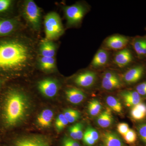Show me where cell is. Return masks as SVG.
<instances>
[{"instance_id": "17", "label": "cell", "mask_w": 146, "mask_h": 146, "mask_svg": "<svg viewBox=\"0 0 146 146\" xmlns=\"http://www.w3.org/2000/svg\"><path fill=\"white\" fill-rule=\"evenodd\" d=\"M125 104L127 107H133L141 102V96L136 91H126L120 94Z\"/></svg>"}, {"instance_id": "30", "label": "cell", "mask_w": 146, "mask_h": 146, "mask_svg": "<svg viewBox=\"0 0 146 146\" xmlns=\"http://www.w3.org/2000/svg\"><path fill=\"white\" fill-rule=\"evenodd\" d=\"M138 131L141 140L146 144V123L142 124L138 126Z\"/></svg>"}, {"instance_id": "21", "label": "cell", "mask_w": 146, "mask_h": 146, "mask_svg": "<svg viewBox=\"0 0 146 146\" xmlns=\"http://www.w3.org/2000/svg\"><path fill=\"white\" fill-rule=\"evenodd\" d=\"M104 146H123L122 141L120 137L112 131H107L103 135Z\"/></svg>"}, {"instance_id": "14", "label": "cell", "mask_w": 146, "mask_h": 146, "mask_svg": "<svg viewBox=\"0 0 146 146\" xmlns=\"http://www.w3.org/2000/svg\"><path fill=\"white\" fill-rule=\"evenodd\" d=\"M145 72V67L143 65L134 66L124 74L123 76L124 81L128 84L136 83L142 78Z\"/></svg>"}, {"instance_id": "5", "label": "cell", "mask_w": 146, "mask_h": 146, "mask_svg": "<svg viewBox=\"0 0 146 146\" xmlns=\"http://www.w3.org/2000/svg\"><path fill=\"white\" fill-rule=\"evenodd\" d=\"M61 8L66 21L67 29L79 26L89 11L88 6L82 2H78L70 5H63Z\"/></svg>"}, {"instance_id": "32", "label": "cell", "mask_w": 146, "mask_h": 146, "mask_svg": "<svg viewBox=\"0 0 146 146\" xmlns=\"http://www.w3.org/2000/svg\"><path fill=\"white\" fill-rule=\"evenodd\" d=\"M86 131L88 132L92 139L96 141V143L98 141L99 135L98 131L95 129L91 127H88L86 129Z\"/></svg>"}, {"instance_id": "31", "label": "cell", "mask_w": 146, "mask_h": 146, "mask_svg": "<svg viewBox=\"0 0 146 146\" xmlns=\"http://www.w3.org/2000/svg\"><path fill=\"white\" fill-rule=\"evenodd\" d=\"M129 129V126L126 123H120L117 127L118 132L123 136L127 133Z\"/></svg>"}, {"instance_id": "34", "label": "cell", "mask_w": 146, "mask_h": 146, "mask_svg": "<svg viewBox=\"0 0 146 146\" xmlns=\"http://www.w3.org/2000/svg\"><path fill=\"white\" fill-rule=\"evenodd\" d=\"M136 91L140 96H146V81L137 85Z\"/></svg>"}, {"instance_id": "18", "label": "cell", "mask_w": 146, "mask_h": 146, "mask_svg": "<svg viewBox=\"0 0 146 146\" xmlns=\"http://www.w3.org/2000/svg\"><path fill=\"white\" fill-rule=\"evenodd\" d=\"M109 59V52L105 49H100L94 56L91 63L93 68H100L107 65Z\"/></svg>"}, {"instance_id": "6", "label": "cell", "mask_w": 146, "mask_h": 146, "mask_svg": "<svg viewBox=\"0 0 146 146\" xmlns=\"http://www.w3.org/2000/svg\"><path fill=\"white\" fill-rule=\"evenodd\" d=\"M27 29L25 24L19 15L9 19L0 18V36L13 35Z\"/></svg>"}, {"instance_id": "11", "label": "cell", "mask_w": 146, "mask_h": 146, "mask_svg": "<svg viewBox=\"0 0 146 146\" xmlns=\"http://www.w3.org/2000/svg\"><path fill=\"white\" fill-rule=\"evenodd\" d=\"M102 86L104 89L111 91L121 88L122 84L119 76L116 73L108 71L103 76Z\"/></svg>"}, {"instance_id": "29", "label": "cell", "mask_w": 146, "mask_h": 146, "mask_svg": "<svg viewBox=\"0 0 146 146\" xmlns=\"http://www.w3.org/2000/svg\"><path fill=\"white\" fill-rule=\"evenodd\" d=\"M14 2L11 0H0V13L9 11L13 6Z\"/></svg>"}, {"instance_id": "15", "label": "cell", "mask_w": 146, "mask_h": 146, "mask_svg": "<svg viewBox=\"0 0 146 146\" xmlns=\"http://www.w3.org/2000/svg\"><path fill=\"white\" fill-rule=\"evenodd\" d=\"M133 56L130 50L124 48L120 50L115 54L114 63L118 67L123 68L127 66L132 62Z\"/></svg>"}, {"instance_id": "2", "label": "cell", "mask_w": 146, "mask_h": 146, "mask_svg": "<svg viewBox=\"0 0 146 146\" xmlns=\"http://www.w3.org/2000/svg\"><path fill=\"white\" fill-rule=\"evenodd\" d=\"M30 108L29 98L25 89H11L7 94L4 107V119L7 125L13 126L23 121Z\"/></svg>"}, {"instance_id": "3", "label": "cell", "mask_w": 146, "mask_h": 146, "mask_svg": "<svg viewBox=\"0 0 146 146\" xmlns=\"http://www.w3.org/2000/svg\"><path fill=\"white\" fill-rule=\"evenodd\" d=\"M18 3V15L30 31L41 37L44 17L43 9L33 0H22Z\"/></svg>"}, {"instance_id": "22", "label": "cell", "mask_w": 146, "mask_h": 146, "mask_svg": "<svg viewBox=\"0 0 146 146\" xmlns=\"http://www.w3.org/2000/svg\"><path fill=\"white\" fill-rule=\"evenodd\" d=\"M130 115L131 118L136 121L144 119L146 117V104L141 102L132 107Z\"/></svg>"}, {"instance_id": "8", "label": "cell", "mask_w": 146, "mask_h": 146, "mask_svg": "<svg viewBox=\"0 0 146 146\" xmlns=\"http://www.w3.org/2000/svg\"><path fill=\"white\" fill-rule=\"evenodd\" d=\"M11 146H51L48 139L42 136H27L17 138Z\"/></svg>"}, {"instance_id": "1", "label": "cell", "mask_w": 146, "mask_h": 146, "mask_svg": "<svg viewBox=\"0 0 146 146\" xmlns=\"http://www.w3.org/2000/svg\"><path fill=\"white\" fill-rule=\"evenodd\" d=\"M42 37L28 29L0 41V72L16 76L29 74L36 69L38 46Z\"/></svg>"}, {"instance_id": "28", "label": "cell", "mask_w": 146, "mask_h": 146, "mask_svg": "<svg viewBox=\"0 0 146 146\" xmlns=\"http://www.w3.org/2000/svg\"><path fill=\"white\" fill-rule=\"evenodd\" d=\"M123 137L125 142L129 144L134 143L137 140V134L136 132L135 131L131 129Z\"/></svg>"}, {"instance_id": "39", "label": "cell", "mask_w": 146, "mask_h": 146, "mask_svg": "<svg viewBox=\"0 0 146 146\" xmlns=\"http://www.w3.org/2000/svg\"><path fill=\"white\" fill-rule=\"evenodd\" d=\"M100 146H103V145H100Z\"/></svg>"}, {"instance_id": "35", "label": "cell", "mask_w": 146, "mask_h": 146, "mask_svg": "<svg viewBox=\"0 0 146 146\" xmlns=\"http://www.w3.org/2000/svg\"><path fill=\"white\" fill-rule=\"evenodd\" d=\"M75 125L77 140H80L83 137V125L81 123H77Z\"/></svg>"}, {"instance_id": "12", "label": "cell", "mask_w": 146, "mask_h": 146, "mask_svg": "<svg viewBox=\"0 0 146 146\" xmlns=\"http://www.w3.org/2000/svg\"><path fill=\"white\" fill-rule=\"evenodd\" d=\"M129 41L127 36L115 35L108 37L105 41L104 45L108 49L120 50L125 48Z\"/></svg>"}, {"instance_id": "27", "label": "cell", "mask_w": 146, "mask_h": 146, "mask_svg": "<svg viewBox=\"0 0 146 146\" xmlns=\"http://www.w3.org/2000/svg\"><path fill=\"white\" fill-rule=\"evenodd\" d=\"M68 122L63 114H60L56 118L55 121V126L58 131L63 130L67 125Z\"/></svg>"}, {"instance_id": "19", "label": "cell", "mask_w": 146, "mask_h": 146, "mask_svg": "<svg viewBox=\"0 0 146 146\" xmlns=\"http://www.w3.org/2000/svg\"><path fill=\"white\" fill-rule=\"evenodd\" d=\"M133 50L140 58L146 57V37L137 36L132 43Z\"/></svg>"}, {"instance_id": "16", "label": "cell", "mask_w": 146, "mask_h": 146, "mask_svg": "<svg viewBox=\"0 0 146 146\" xmlns=\"http://www.w3.org/2000/svg\"><path fill=\"white\" fill-rule=\"evenodd\" d=\"M65 94L68 101L74 104L80 103L86 98L84 92L76 87H71L66 89Z\"/></svg>"}, {"instance_id": "23", "label": "cell", "mask_w": 146, "mask_h": 146, "mask_svg": "<svg viewBox=\"0 0 146 146\" xmlns=\"http://www.w3.org/2000/svg\"><path fill=\"white\" fill-rule=\"evenodd\" d=\"M113 121V116L111 111L107 109L102 112L97 119V123L101 127L107 128L112 125Z\"/></svg>"}, {"instance_id": "26", "label": "cell", "mask_w": 146, "mask_h": 146, "mask_svg": "<svg viewBox=\"0 0 146 146\" xmlns=\"http://www.w3.org/2000/svg\"><path fill=\"white\" fill-rule=\"evenodd\" d=\"M63 115L70 123L75 122L80 117V114L78 111L70 108L65 110Z\"/></svg>"}, {"instance_id": "36", "label": "cell", "mask_w": 146, "mask_h": 146, "mask_svg": "<svg viewBox=\"0 0 146 146\" xmlns=\"http://www.w3.org/2000/svg\"><path fill=\"white\" fill-rule=\"evenodd\" d=\"M63 140L70 146H80V144L78 142L71 138L65 137L63 138Z\"/></svg>"}, {"instance_id": "33", "label": "cell", "mask_w": 146, "mask_h": 146, "mask_svg": "<svg viewBox=\"0 0 146 146\" xmlns=\"http://www.w3.org/2000/svg\"><path fill=\"white\" fill-rule=\"evenodd\" d=\"M82 139L84 143L88 146H93L96 143V141L92 139L91 136L86 131L84 133Z\"/></svg>"}, {"instance_id": "25", "label": "cell", "mask_w": 146, "mask_h": 146, "mask_svg": "<svg viewBox=\"0 0 146 146\" xmlns=\"http://www.w3.org/2000/svg\"><path fill=\"white\" fill-rule=\"evenodd\" d=\"M102 109V106L98 100L94 99L89 102L88 106V112L91 116H97L100 114Z\"/></svg>"}, {"instance_id": "4", "label": "cell", "mask_w": 146, "mask_h": 146, "mask_svg": "<svg viewBox=\"0 0 146 146\" xmlns=\"http://www.w3.org/2000/svg\"><path fill=\"white\" fill-rule=\"evenodd\" d=\"M43 25L45 39L56 41L65 33L60 16L56 11H50L44 16Z\"/></svg>"}, {"instance_id": "37", "label": "cell", "mask_w": 146, "mask_h": 146, "mask_svg": "<svg viewBox=\"0 0 146 146\" xmlns=\"http://www.w3.org/2000/svg\"><path fill=\"white\" fill-rule=\"evenodd\" d=\"M69 130L71 138L75 140H77L75 125H74L69 128Z\"/></svg>"}, {"instance_id": "7", "label": "cell", "mask_w": 146, "mask_h": 146, "mask_svg": "<svg viewBox=\"0 0 146 146\" xmlns=\"http://www.w3.org/2000/svg\"><path fill=\"white\" fill-rule=\"evenodd\" d=\"M36 88L43 96L52 98L56 96L60 88L59 80L51 77L41 79L36 83Z\"/></svg>"}, {"instance_id": "24", "label": "cell", "mask_w": 146, "mask_h": 146, "mask_svg": "<svg viewBox=\"0 0 146 146\" xmlns=\"http://www.w3.org/2000/svg\"><path fill=\"white\" fill-rule=\"evenodd\" d=\"M106 102L108 105L113 111L117 113H121L122 111L123 108L119 101L115 97L109 96L106 98Z\"/></svg>"}, {"instance_id": "38", "label": "cell", "mask_w": 146, "mask_h": 146, "mask_svg": "<svg viewBox=\"0 0 146 146\" xmlns=\"http://www.w3.org/2000/svg\"><path fill=\"white\" fill-rule=\"evenodd\" d=\"M62 146H70L64 140H63L62 141Z\"/></svg>"}, {"instance_id": "13", "label": "cell", "mask_w": 146, "mask_h": 146, "mask_svg": "<svg viewBox=\"0 0 146 146\" xmlns=\"http://www.w3.org/2000/svg\"><path fill=\"white\" fill-rule=\"evenodd\" d=\"M36 69L43 72L51 73L57 71L56 57H46L37 56L36 63Z\"/></svg>"}, {"instance_id": "9", "label": "cell", "mask_w": 146, "mask_h": 146, "mask_svg": "<svg viewBox=\"0 0 146 146\" xmlns=\"http://www.w3.org/2000/svg\"><path fill=\"white\" fill-rule=\"evenodd\" d=\"M58 45L54 41L42 38L38 46V55L42 57H56Z\"/></svg>"}, {"instance_id": "20", "label": "cell", "mask_w": 146, "mask_h": 146, "mask_svg": "<svg viewBox=\"0 0 146 146\" xmlns=\"http://www.w3.org/2000/svg\"><path fill=\"white\" fill-rule=\"evenodd\" d=\"M53 116L52 110L48 109L44 110L37 117L36 122L41 127H49L51 125Z\"/></svg>"}, {"instance_id": "10", "label": "cell", "mask_w": 146, "mask_h": 146, "mask_svg": "<svg viewBox=\"0 0 146 146\" xmlns=\"http://www.w3.org/2000/svg\"><path fill=\"white\" fill-rule=\"evenodd\" d=\"M97 79L96 74L91 71H85L78 73L74 77L73 82L77 86L87 88L94 85Z\"/></svg>"}]
</instances>
